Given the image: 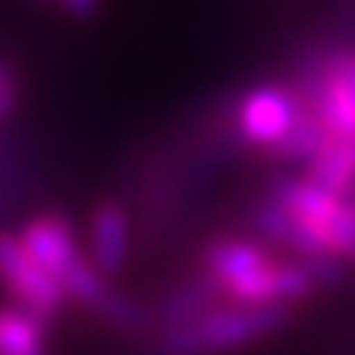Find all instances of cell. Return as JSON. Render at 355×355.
Wrapping results in <instances>:
<instances>
[{
    "label": "cell",
    "instance_id": "cell-10",
    "mask_svg": "<svg viewBox=\"0 0 355 355\" xmlns=\"http://www.w3.org/2000/svg\"><path fill=\"white\" fill-rule=\"evenodd\" d=\"M307 180L355 200V138H328L324 148L307 162Z\"/></svg>",
    "mask_w": 355,
    "mask_h": 355
},
{
    "label": "cell",
    "instance_id": "cell-8",
    "mask_svg": "<svg viewBox=\"0 0 355 355\" xmlns=\"http://www.w3.org/2000/svg\"><path fill=\"white\" fill-rule=\"evenodd\" d=\"M252 228L255 235L269 245H279V248H290L293 255L300 259H335L328 252V245L314 235L297 214H290L283 204H276L272 197H262L255 207H252Z\"/></svg>",
    "mask_w": 355,
    "mask_h": 355
},
{
    "label": "cell",
    "instance_id": "cell-12",
    "mask_svg": "<svg viewBox=\"0 0 355 355\" xmlns=\"http://www.w3.org/2000/svg\"><path fill=\"white\" fill-rule=\"evenodd\" d=\"M59 3H62L73 17H80V21H83V17H94V10H97V3H101V0H59Z\"/></svg>",
    "mask_w": 355,
    "mask_h": 355
},
{
    "label": "cell",
    "instance_id": "cell-5",
    "mask_svg": "<svg viewBox=\"0 0 355 355\" xmlns=\"http://www.w3.org/2000/svg\"><path fill=\"white\" fill-rule=\"evenodd\" d=\"M0 290L10 297V304L45 318L49 324L69 307L66 286L35 262L17 232H0Z\"/></svg>",
    "mask_w": 355,
    "mask_h": 355
},
{
    "label": "cell",
    "instance_id": "cell-4",
    "mask_svg": "<svg viewBox=\"0 0 355 355\" xmlns=\"http://www.w3.org/2000/svg\"><path fill=\"white\" fill-rule=\"evenodd\" d=\"M300 114H304V101L290 83H255L238 97L232 111V128L248 148L272 155L283 145V138L293 131Z\"/></svg>",
    "mask_w": 355,
    "mask_h": 355
},
{
    "label": "cell",
    "instance_id": "cell-6",
    "mask_svg": "<svg viewBox=\"0 0 355 355\" xmlns=\"http://www.w3.org/2000/svg\"><path fill=\"white\" fill-rule=\"evenodd\" d=\"M17 235L24 241V248L35 255V262L45 266L59 283H62V276L83 259L73 221H69L66 214H59V211H42V214L28 218Z\"/></svg>",
    "mask_w": 355,
    "mask_h": 355
},
{
    "label": "cell",
    "instance_id": "cell-2",
    "mask_svg": "<svg viewBox=\"0 0 355 355\" xmlns=\"http://www.w3.org/2000/svg\"><path fill=\"white\" fill-rule=\"evenodd\" d=\"M297 97L318 114L331 138H355V52L328 49L307 55L290 80Z\"/></svg>",
    "mask_w": 355,
    "mask_h": 355
},
{
    "label": "cell",
    "instance_id": "cell-3",
    "mask_svg": "<svg viewBox=\"0 0 355 355\" xmlns=\"http://www.w3.org/2000/svg\"><path fill=\"white\" fill-rule=\"evenodd\" d=\"M266 197L283 204L290 214H297L314 235L328 245L335 259H355V200L338 197L324 187H318L307 176H272Z\"/></svg>",
    "mask_w": 355,
    "mask_h": 355
},
{
    "label": "cell",
    "instance_id": "cell-9",
    "mask_svg": "<svg viewBox=\"0 0 355 355\" xmlns=\"http://www.w3.org/2000/svg\"><path fill=\"white\" fill-rule=\"evenodd\" d=\"M131 255V214L121 200H101L90 214V259L101 272L118 276Z\"/></svg>",
    "mask_w": 355,
    "mask_h": 355
},
{
    "label": "cell",
    "instance_id": "cell-7",
    "mask_svg": "<svg viewBox=\"0 0 355 355\" xmlns=\"http://www.w3.org/2000/svg\"><path fill=\"white\" fill-rule=\"evenodd\" d=\"M272 245L262 241V238H245V235H225V238H214L204 245L200 252V269L214 279L218 290L238 283L241 276H248L252 269L266 266L272 259Z\"/></svg>",
    "mask_w": 355,
    "mask_h": 355
},
{
    "label": "cell",
    "instance_id": "cell-1",
    "mask_svg": "<svg viewBox=\"0 0 355 355\" xmlns=\"http://www.w3.org/2000/svg\"><path fill=\"white\" fill-rule=\"evenodd\" d=\"M293 321V307L276 304H232L221 300L193 321L159 331V355H228L255 345Z\"/></svg>",
    "mask_w": 355,
    "mask_h": 355
},
{
    "label": "cell",
    "instance_id": "cell-11",
    "mask_svg": "<svg viewBox=\"0 0 355 355\" xmlns=\"http://www.w3.org/2000/svg\"><path fill=\"white\" fill-rule=\"evenodd\" d=\"M0 355H52L49 321L17 304L0 307Z\"/></svg>",
    "mask_w": 355,
    "mask_h": 355
}]
</instances>
